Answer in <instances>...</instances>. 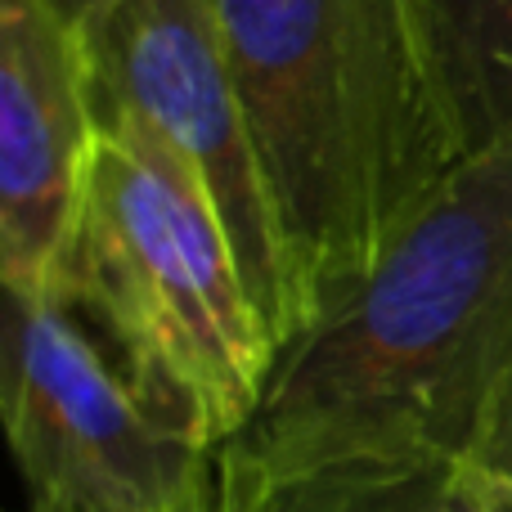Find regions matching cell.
Instances as JSON below:
<instances>
[{"label": "cell", "mask_w": 512, "mask_h": 512, "mask_svg": "<svg viewBox=\"0 0 512 512\" xmlns=\"http://www.w3.org/2000/svg\"><path fill=\"white\" fill-rule=\"evenodd\" d=\"M45 5H50L59 18H68L72 27H81V23H86V18H95L99 9L117 5V0H45Z\"/></svg>", "instance_id": "30bf717a"}, {"label": "cell", "mask_w": 512, "mask_h": 512, "mask_svg": "<svg viewBox=\"0 0 512 512\" xmlns=\"http://www.w3.org/2000/svg\"><path fill=\"white\" fill-rule=\"evenodd\" d=\"M512 369V149L463 158L355 288L283 346L225 472L468 459Z\"/></svg>", "instance_id": "6da1fadb"}, {"label": "cell", "mask_w": 512, "mask_h": 512, "mask_svg": "<svg viewBox=\"0 0 512 512\" xmlns=\"http://www.w3.org/2000/svg\"><path fill=\"white\" fill-rule=\"evenodd\" d=\"M59 301L95 324L122 373L203 445L252 423L279 364L212 194L131 117H99Z\"/></svg>", "instance_id": "3957f363"}, {"label": "cell", "mask_w": 512, "mask_h": 512, "mask_svg": "<svg viewBox=\"0 0 512 512\" xmlns=\"http://www.w3.org/2000/svg\"><path fill=\"white\" fill-rule=\"evenodd\" d=\"M0 414L23 512H221L216 450L162 414L59 297L5 292Z\"/></svg>", "instance_id": "277c9868"}, {"label": "cell", "mask_w": 512, "mask_h": 512, "mask_svg": "<svg viewBox=\"0 0 512 512\" xmlns=\"http://www.w3.org/2000/svg\"><path fill=\"white\" fill-rule=\"evenodd\" d=\"M221 512H490L468 459H346L283 477L216 463Z\"/></svg>", "instance_id": "52a82bcc"}, {"label": "cell", "mask_w": 512, "mask_h": 512, "mask_svg": "<svg viewBox=\"0 0 512 512\" xmlns=\"http://www.w3.org/2000/svg\"><path fill=\"white\" fill-rule=\"evenodd\" d=\"M95 117H131L194 167L274 337L292 342L283 243L207 0H117L77 27Z\"/></svg>", "instance_id": "5b68a950"}, {"label": "cell", "mask_w": 512, "mask_h": 512, "mask_svg": "<svg viewBox=\"0 0 512 512\" xmlns=\"http://www.w3.org/2000/svg\"><path fill=\"white\" fill-rule=\"evenodd\" d=\"M99 117L81 32L45 0H0V283L59 297Z\"/></svg>", "instance_id": "8992f818"}, {"label": "cell", "mask_w": 512, "mask_h": 512, "mask_svg": "<svg viewBox=\"0 0 512 512\" xmlns=\"http://www.w3.org/2000/svg\"><path fill=\"white\" fill-rule=\"evenodd\" d=\"M472 153L512 149V0H427Z\"/></svg>", "instance_id": "ba28073f"}, {"label": "cell", "mask_w": 512, "mask_h": 512, "mask_svg": "<svg viewBox=\"0 0 512 512\" xmlns=\"http://www.w3.org/2000/svg\"><path fill=\"white\" fill-rule=\"evenodd\" d=\"M472 472L481 481V495H486L490 512H512V369L499 387L495 405H490L481 436L468 454Z\"/></svg>", "instance_id": "9c48e42d"}, {"label": "cell", "mask_w": 512, "mask_h": 512, "mask_svg": "<svg viewBox=\"0 0 512 512\" xmlns=\"http://www.w3.org/2000/svg\"><path fill=\"white\" fill-rule=\"evenodd\" d=\"M292 297V337L468 158L427 0H207ZM283 355V351H279Z\"/></svg>", "instance_id": "7a4b0ae2"}]
</instances>
